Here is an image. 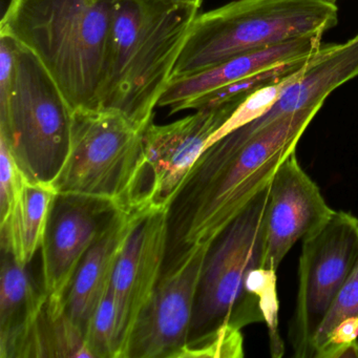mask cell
Wrapping results in <instances>:
<instances>
[{
  "instance_id": "1",
  "label": "cell",
  "mask_w": 358,
  "mask_h": 358,
  "mask_svg": "<svg viewBox=\"0 0 358 358\" xmlns=\"http://www.w3.org/2000/svg\"><path fill=\"white\" fill-rule=\"evenodd\" d=\"M320 110L282 117L248 137L231 131L210 144L169 205L165 265L192 247L213 244L270 185Z\"/></svg>"
},
{
  "instance_id": "2",
  "label": "cell",
  "mask_w": 358,
  "mask_h": 358,
  "mask_svg": "<svg viewBox=\"0 0 358 358\" xmlns=\"http://www.w3.org/2000/svg\"><path fill=\"white\" fill-rule=\"evenodd\" d=\"M118 0H11L0 33L36 56L74 112L99 110Z\"/></svg>"
},
{
  "instance_id": "3",
  "label": "cell",
  "mask_w": 358,
  "mask_h": 358,
  "mask_svg": "<svg viewBox=\"0 0 358 358\" xmlns=\"http://www.w3.org/2000/svg\"><path fill=\"white\" fill-rule=\"evenodd\" d=\"M198 11L154 0H118L99 110L120 113L145 129Z\"/></svg>"
},
{
  "instance_id": "4",
  "label": "cell",
  "mask_w": 358,
  "mask_h": 358,
  "mask_svg": "<svg viewBox=\"0 0 358 358\" xmlns=\"http://www.w3.org/2000/svg\"><path fill=\"white\" fill-rule=\"evenodd\" d=\"M269 187L211 244L199 284L189 339L225 327L242 331L249 324L265 322L271 355L280 357L284 354L278 320L251 288L253 272L263 267L264 219Z\"/></svg>"
},
{
  "instance_id": "5",
  "label": "cell",
  "mask_w": 358,
  "mask_h": 358,
  "mask_svg": "<svg viewBox=\"0 0 358 358\" xmlns=\"http://www.w3.org/2000/svg\"><path fill=\"white\" fill-rule=\"evenodd\" d=\"M337 22L338 9L329 0H234L198 14L173 78L299 37L324 34Z\"/></svg>"
},
{
  "instance_id": "6",
  "label": "cell",
  "mask_w": 358,
  "mask_h": 358,
  "mask_svg": "<svg viewBox=\"0 0 358 358\" xmlns=\"http://www.w3.org/2000/svg\"><path fill=\"white\" fill-rule=\"evenodd\" d=\"M143 131L114 110H76L54 189L104 201L120 210L150 207Z\"/></svg>"
},
{
  "instance_id": "7",
  "label": "cell",
  "mask_w": 358,
  "mask_h": 358,
  "mask_svg": "<svg viewBox=\"0 0 358 358\" xmlns=\"http://www.w3.org/2000/svg\"><path fill=\"white\" fill-rule=\"evenodd\" d=\"M74 110L36 56L15 41V73L0 102V139L27 179L51 184L70 146Z\"/></svg>"
},
{
  "instance_id": "8",
  "label": "cell",
  "mask_w": 358,
  "mask_h": 358,
  "mask_svg": "<svg viewBox=\"0 0 358 358\" xmlns=\"http://www.w3.org/2000/svg\"><path fill=\"white\" fill-rule=\"evenodd\" d=\"M358 261V217L337 211L303 238L299 288L289 341L297 358H312V343L329 308Z\"/></svg>"
},
{
  "instance_id": "9",
  "label": "cell",
  "mask_w": 358,
  "mask_h": 358,
  "mask_svg": "<svg viewBox=\"0 0 358 358\" xmlns=\"http://www.w3.org/2000/svg\"><path fill=\"white\" fill-rule=\"evenodd\" d=\"M211 244L196 245L164 265L138 317L127 358H176L187 343L205 259Z\"/></svg>"
},
{
  "instance_id": "10",
  "label": "cell",
  "mask_w": 358,
  "mask_h": 358,
  "mask_svg": "<svg viewBox=\"0 0 358 358\" xmlns=\"http://www.w3.org/2000/svg\"><path fill=\"white\" fill-rule=\"evenodd\" d=\"M117 209L85 196L57 194L41 245L43 290L48 316L64 315L71 285L85 253Z\"/></svg>"
},
{
  "instance_id": "11",
  "label": "cell",
  "mask_w": 358,
  "mask_h": 358,
  "mask_svg": "<svg viewBox=\"0 0 358 358\" xmlns=\"http://www.w3.org/2000/svg\"><path fill=\"white\" fill-rule=\"evenodd\" d=\"M169 247V209L146 207L131 228L113 273L117 303L116 358H127L138 317L162 275Z\"/></svg>"
},
{
  "instance_id": "12",
  "label": "cell",
  "mask_w": 358,
  "mask_h": 358,
  "mask_svg": "<svg viewBox=\"0 0 358 358\" xmlns=\"http://www.w3.org/2000/svg\"><path fill=\"white\" fill-rule=\"evenodd\" d=\"M238 106L202 108L169 124L157 125L154 121L148 124L143 143L150 206L169 209L211 137Z\"/></svg>"
},
{
  "instance_id": "13",
  "label": "cell",
  "mask_w": 358,
  "mask_h": 358,
  "mask_svg": "<svg viewBox=\"0 0 358 358\" xmlns=\"http://www.w3.org/2000/svg\"><path fill=\"white\" fill-rule=\"evenodd\" d=\"M335 213L296 152L278 167L269 187L264 219L263 267L278 271L299 240L324 225Z\"/></svg>"
},
{
  "instance_id": "14",
  "label": "cell",
  "mask_w": 358,
  "mask_h": 358,
  "mask_svg": "<svg viewBox=\"0 0 358 358\" xmlns=\"http://www.w3.org/2000/svg\"><path fill=\"white\" fill-rule=\"evenodd\" d=\"M357 76L358 33L343 43H322L307 66L285 85L265 114L234 131L248 137L282 117L322 108L332 92Z\"/></svg>"
},
{
  "instance_id": "15",
  "label": "cell",
  "mask_w": 358,
  "mask_h": 358,
  "mask_svg": "<svg viewBox=\"0 0 358 358\" xmlns=\"http://www.w3.org/2000/svg\"><path fill=\"white\" fill-rule=\"evenodd\" d=\"M322 35L299 37L280 45L230 58L187 76L176 77L167 85L159 100L158 106L169 108L171 115L177 114L189 110L196 100L215 90L275 66L312 57L322 47Z\"/></svg>"
},
{
  "instance_id": "16",
  "label": "cell",
  "mask_w": 358,
  "mask_h": 358,
  "mask_svg": "<svg viewBox=\"0 0 358 358\" xmlns=\"http://www.w3.org/2000/svg\"><path fill=\"white\" fill-rule=\"evenodd\" d=\"M146 207L117 209L100 230L75 274L66 299V314L83 332L112 282L119 255L131 228Z\"/></svg>"
},
{
  "instance_id": "17",
  "label": "cell",
  "mask_w": 358,
  "mask_h": 358,
  "mask_svg": "<svg viewBox=\"0 0 358 358\" xmlns=\"http://www.w3.org/2000/svg\"><path fill=\"white\" fill-rule=\"evenodd\" d=\"M45 290L35 288L27 271L3 252L0 280V357H34L39 322L47 307Z\"/></svg>"
},
{
  "instance_id": "18",
  "label": "cell",
  "mask_w": 358,
  "mask_h": 358,
  "mask_svg": "<svg viewBox=\"0 0 358 358\" xmlns=\"http://www.w3.org/2000/svg\"><path fill=\"white\" fill-rule=\"evenodd\" d=\"M56 196L51 184L27 179L11 213L0 220L3 252L9 253L20 265H28L41 250Z\"/></svg>"
},
{
  "instance_id": "19",
  "label": "cell",
  "mask_w": 358,
  "mask_h": 358,
  "mask_svg": "<svg viewBox=\"0 0 358 358\" xmlns=\"http://www.w3.org/2000/svg\"><path fill=\"white\" fill-rule=\"evenodd\" d=\"M358 358V261L312 343V358Z\"/></svg>"
},
{
  "instance_id": "20",
  "label": "cell",
  "mask_w": 358,
  "mask_h": 358,
  "mask_svg": "<svg viewBox=\"0 0 358 358\" xmlns=\"http://www.w3.org/2000/svg\"><path fill=\"white\" fill-rule=\"evenodd\" d=\"M117 303L108 287L90 320L85 345L93 358H116Z\"/></svg>"
},
{
  "instance_id": "21",
  "label": "cell",
  "mask_w": 358,
  "mask_h": 358,
  "mask_svg": "<svg viewBox=\"0 0 358 358\" xmlns=\"http://www.w3.org/2000/svg\"><path fill=\"white\" fill-rule=\"evenodd\" d=\"M243 335L240 330L225 327L215 332L189 339L176 358L227 357L244 356Z\"/></svg>"
},
{
  "instance_id": "22",
  "label": "cell",
  "mask_w": 358,
  "mask_h": 358,
  "mask_svg": "<svg viewBox=\"0 0 358 358\" xmlns=\"http://www.w3.org/2000/svg\"><path fill=\"white\" fill-rule=\"evenodd\" d=\"M26 181L7 144L0 139V220L11 213Z\"/></svg>"
},
{
  "instance_id": "23",
  "label": "cell",
  "mask_w": 358,
  "mask_h": 358,
  "mask_svg": "<svg viewBox=\"0 0 358 358\" xmlns=\"http://www.w3.org/2000/svg\"><path fill=\"white\" fill-rule=\"evenodd\" d=\"M154 1L171 3V5L192 6V7L198 8V9H200L201 6H202L203 3V0H154Z\"/></svg>"
},
{
  "instance_id": "24",
  "label": "cell",
  "mask_w": 358,
  "mask_h": 358,
  "mask_svg": "<svg viewBox=\"0 0 358 358\" xmlns=\"http://www.w3.org/2000/svg\"><path fill=\"white\" fill-rule=\"evenodd\" d=\"M329 1H332V3H336L337 0H329Z\"/></svg>"
}]
</instances>
